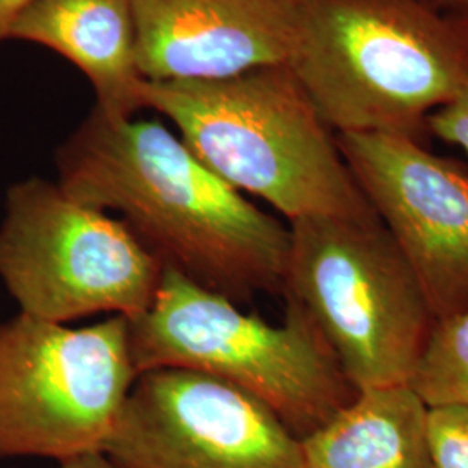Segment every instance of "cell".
Returning <instances> with one entry per match:
<instances>
[{
    "label": "cell",
    "mask_w": 468,
    "mask_h": 468,
    "mask_svg": "<svg viewBox=\"0 0 468 468\" xmlns=\"http://www.w3.org/2000/svg\"><path fill=\"white\" fill-rule=\"evenodd\" d=\"M56 468H120L115 465L104 452H90L84 456L69 458L65 462H59Z\"/></svg>",
    "instance_id": "cell-17"
},
{
    "label": "cell",
    "mask_w": 468,
    "mask_h": 468,
    "mask_svg": "<svg viewBox=\"0 0 468 468\" xmlns=\"http://www.w3.org/2000/svg\"><path fill=\"white\" fill-rule=\"evenodd\" d=\"M7 40L67 58L89 79L96 106L110 117L133 118L144 108L129 0H37L17 16Z\"/></svg>",
    "instance_id": "cell-11"
},
{
    "label": "cell",
    "mask_w": 468,
    "mask_h": 468,
    "mask_svg": "<svg viewBox=\"0 0 468 468\" xmlns=\"http://www.w3.org/2000/svg\"><path fill=\"white\" fill-rule=\"evenodd\" d=\"M427 131L468 154V87L427 120Z\"/></svg>",
    "instance_id": "cell-15"
},
{
    "label": "cell",
    "mask_w": 468,
    "mask_h": 468,
    "mask_svg": "<svg viewBox=\"0 0 468 468\" xmlns=\"http://www.w3.org/2000/svg\"><path fill=\"white\" fill-rule=\"evenodd\" d=\"M427 411L410 385L359 390L302 439L305 468H432Z\"/></svg>",
    "instance_id": "cell-12"
},
{
    "label": "cell",
    "mask_w": 468,
    "mask_h": 468,
    "mask_svg": "<svg viewBox=\"0 0 468 468\" xmlns=\"http://www.w3.org/2000/svg\"><path fill=\"white\" fill-rule=\"evenodd\" d=\"M288 67L335 134H427L468 87V32L431 0H301Z\"/></svg>",
    "instance_id": "cell-2"
},
{
    "label": "cell",
    "mask_w": 468,
    "mask_h": 468,
    "mask_svg": "<svg viewBox=\"0 0 468 468\" xmlns=\"http://www.w3.org/2000/svg\"><path fill=\"white\" fill-rule=\"evenodd\" d=\"M164 268L118 218L30 177L11 186L0 222V278L19 313L69 324L151 305Z\"/></svg>",
    "instance_id": "cell-6"
},
{
    "label": "cell",
    "mask_w": 468,
    "mask_h": 468,
    "mask_svg": "<svg viewBox=\"0 0 468 468\" xmlns=\"http://www.w3.org/2000/svg\"><path fill=\"white\" fill-rule=\"evenodd\" d=\"M148 82L220 80L288 65L301 0H129Z\"/></svg>",
    "instance_id": "cell-10"
},
{
    "label": "cell",
    "mask_w": 468,
    "mask_h": 468,
    "mask_svg": "<svg viewBox=\"0 0 468 468\" xmlns=\"http://www.w3.org/2000/svg\"><path fill=\"white\" fill-rule=\"evenodd\" d=\"M102 452L120 468H305L262 402L198 371L137 375Z\"/></svg>",
    "instance_id": "cell-8"
},
{
    "label": "cell",
    "mask_w": 468,
    "mask_h": 468,
    "mask_svg": "<svg viewBox=\"0 0 468 468\" xmlns=\"http://www.w3.org/2000/svg\"><path fill=\"white\" fill-rule=\"evenodd\" d=\"M460 16V19H462V23L465 25V28H467L468 32V13H463V15H458Z\"/></svg>",
    "instance_id": "cell-19"
},
{
    "label": "cell",
    "mask_w": 468,
    "mask_h": 468,
    "mask_svg": "<svg viewBox=\"0 0 468 468\" xmlns=\"http://www.w3.org/2000/svg\"><path fill=\"white\" fill-rule=\"evenodd\" d=\"M58 185L118 218L164 269L236 303L282 295L290 228L218 177L156 120L98 106L56 153Z\"/></svg>",
    "instance_id": "cell-1"
},
{
    "label": "cell",
    "mask_w": 468,
    "mask_h": 468,
    "mask_svg": "<svg viewBox=\"0 0 468 468\" xmlns=\"http://www.w3.org/2000/svg\"><path fill=\"white\" fill-rule=\"evenodd\" d=\"M427 439L432 468H468V408H429Z\"/></svg>",
    "instance_id": "cell-14"
},
{
    "label": "cell",
    "mask_w": 468,
    "mask_h": 468,
    "mask_svg": "<svg viewBox=\"0 0 468 468\" xmlns=\"http://www.w3.org/2000/svg\"><path fill=\"white\" fill-rule=\"evenodd\" d=\"M435 5H450L458 11V15L468 13V0H431Z\"/></svg>",
    "instance_id": "cell-18"
},
{
    "label": "cell",
    "mask_w": 468,
    "mask_h": 468,
    "mask_svg": "<svg viewBox=\"0 0 468 468\" xmlns=\"http://www.w3.org/2000/svg\"><path fill=\"white\" fill-rule=\"evenodd\" d=\"M37 0H0V42L7 40L17 16Z\"/></svg>",
    "instance_id": "cell-16"
},
{
    "label": "cell",
    "mask_w": 468,
    "mask_h": 468,
    "mask_svg": "<svg viewBox=\"0 0 468 468\" xmlns=\"http://www.w3.org/2000/svg\"><path fill=\"white\" fill-rule=\"evenodd\" d=\"M354 181L419 278L435 319L468 311V170L406 135L344 133Z\"/></svg>",
    "instance_id": "cell-9"
},
{
    "label": "cell",
    "mask_w": 468,
    "mask_h": 468,
    "mask_svg": "<svg viewBox=\"0 0 468 468\" xmlns=\"http://www.w3.org/2000/svg\"><path fill=\"white\" fill-rule=\"evenodd\" d=\"M408 385L427 408H468V311L435 321Z\"/></svg>",
    "instance_id": "cell-13"
},
{
    "label": "cell",
    "mask_w": 468,
    "mask_h": 468,
    "mask_svg": "<svg viewBox=\"0 0 468 468\" xmlns=\"http://www.w3.org/2000/svg\"><path fill=\"white\" fill-rule=\"evenodd\" d=\"M282 324L164 269L150 307L129 319L137 375L158 368L198 371L262 402L297 439L324 427L357 388L307 311L284 299Z\"/></svg>",
    "instance_id": "cell-4"
},
{
    "label": "cell",
    "mask_w": 468,
    "mask_h": 468,
    "mask_svg": "<svg viewBox=\"0 0 468 468\" xmlns=\"http://www.w3.org/2000/svg\"><path fill=\"white\" fill-rule=\"evenodd\" d=\"M143 100L218 177L268 201L288 222L378 218L288 65L220 80H144Z\"/></svg>",
    "instance_id": "cell-3"
},
{
    "label": "cell",
    "mask_w": 468,
    "mask_h": 468,
    "mask_svg": "<svg viewBox=\"0 0 468 468\" xmlns=\"http://www.w3.org/2000/svg\"><path fill=\"white\" fill-rule=\"evenodd\" d=\"M282 297L301 303L357 392L408 385L434 313L380 218L290 220Z\"/></svg>",
    "instance_id": "cell-5"
},
{
    "label": "cell",
    "mask_w": 468,
    "mask_h": 468,
    "mask_svg": "<svg viewBox=\"0 0 468 468\" xmlns=\"http://www.w3.org/2000/svg\"><path fill=\"white\" fill-rule=\"evenodd\" d=\"M135 378L123 316L0 321V460L102 452Z\"/></svg>",
    "instance_id": "cell-7"
}]
</instances>
